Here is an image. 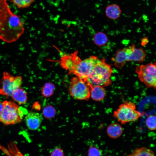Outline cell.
<instances>
[{
    "instance_id": "44dd1931",
    "label": "cell",
    "mask_w": 156,
    "mask_h": 156,
    "mask_svg": "<svg viewBox=\"0 0 156 156\" xmlns=\"http://www.w3.org/2000/svg\"><path fill=\"white\" fill-rule=\"evenodd\" d=\"M43 115L46 118L50 119L54 116L56 111L54 108L51 105L45 107L42 111Z\"/></svg>"
},
{
    "instance_id": "ac0fdd59",
    "label": "cell",
    "mask_w": 156,
    "mask_h": 156,
    "mask_svg": "<svg viewBox=\"0 0 156 156\" xmlns=\"http://www.w3.org/2000/svg\"><path fill=\"white\" fill-rule=\"evenodd\" d=\"M55 88V86L51 82L46 83L42 88L41 94L44 97H49L53 94Z\"/></svg>"
},
{
    "instance_id": "9a60e30c",
    "label": "cell",
    "mask_w": 156,
    "mask_h": 156,
    "mask_svg": "<svg viewBox=\"0 0 156 156\" xmlns=\"http://www.w3.org/2000/svg\"><path fill=\"white\" fill-rule=\"evenodd\" d=\"M13 100L20 105L25 103L27 99V93L20 88L16 90L11 96Z\"/></svg>"
},
{
    "instance_id": "7a4b0ae2",
    "label": "cell",
    "mask_w": 156,
    "mask_h": 156,
    "mask_svg": "<svg viewBox=\"0 0 156 156\" xmlns=\"http://www.w3.org/2000/svg\"><path fill=\"white\" fill-rule=\"evenodd\" d=\"M113 69L111 66L103 59L94 67L87 79L92 86H109L112 83L110 77Z\"/></svg>"
},
{
    "instance_id": "7c38bea8",
    "label": "cell",
    "mask_w": 156,
    "mask_h": 156,
    "mask_svg": "<svg viewBox=\"0 0 156 156\" xmlns=\"http://www.w3.org/2000/svg\"><path fill=\"white\" fill-rule=\"evenodd\" d=\"M105 13L106 16L109 19L115 20L120 16L121 10L118 5L112 4L109 5L106 7Z\"/></svg>"
},
{
    "instance_id": "603a6c76",
    "label": "cell",
    "mask_w": 156,
    "mask_h": 156,
    "mask_svg": "<svg viewBox=\"0 0 156 156\" xmlns=\"http://www.w3.org/2000/svg\"><path fill=\"white\" fill-rule=\"evenodd\" d=\"M51 156H61L64 155L63 150L60 147H56L50 151Z\"/></svg>"
},
{
    "instance_id": "e0dca14e",
    "label": "cell",
    "mask_w": 156,
    "mask_h": 156,
    "mask_svg": "<svg viewBox=\"0 0 156 156\" xmlns=\"http://www.w3.org/2000/svg\"><path fill=\"white\" fill-rule=\"evenodd\" d=\"M130 156H153L155 154L151 150L145 147L136 148L132 152L127 155Z\"/></svg>"
},
{
    "instance_id": "d6986e66",
    "label": "cell",
    "mask_w": 156,
    "mask_h": 156,
    "mask_svg": "<svg viewBox=\"0 0 156 156\" xmlns=\"http://www.w3.org/2000/svg\"><path fill=\"white\" fill-rule=\"evenodd\" d=\"M13 3L19 8L29 7L35 0H11Z\"/></svg>"
},
{
    "instance_id": "5b68a950",
    "label": "cell",
    "mask_w": 156,
    "mask_h": 156,
    "mask_svg": "<svg viewBox=\"0 0 156 156\" xmlns=\"http://www.w3.org/2000/svg\"><path fill=\"white\" fill-rule=\"evenodd\" d=\"M136 108L134 103L124 101L114 111L113 116L122 125L136 121L142 116L141 113L136 110Z\"/></svg>"
},
{
    "instance_id": "3957f363",
    "label": "cell",
    "mask_w": 156,
    "mask_h": 156,
    "mask_svg": "<svg viewBox=\"0 0 156 156\" xmlns=\"http://www.w3.org/2000/svg\"><path fill=\"white\" fill-rule=\"evenodd\" d=\"M146 55V51L142 48H136L133 44L128 48L118 50L114 60V65L119 68H122L127 61L142 62Z\"/></svg>"
},
{
    "instance_id": "cb8c5ba5",
    "label": "cell",
    "mask_w": 156,
    "mask_h": 156,
    "mask_svg": "<svg viewBox=\"0 0 156 156\" xmlns=\"http://www.w3.org/2000/svg\"><path fill=\"white\" fill-rule=\"evenodd\" d=\"M148 38L146 37H144L142 39L141 44L142 46H144L148 43Z\"/></svg>"
},
{
    "instance_id": "8fae6325",
    "label": "cell",
    "mask_w": 156,
    "mask_h": 156,
    "mask_svg": "<svg viewBox=\"0 0 156 156\" xmlns=\"http://www.w3.org/2000/svg\"><path fill=\"white\" fill-rule=\"evenodd\" d=\"M25 119L28 129L30 130H35L40 127L43 117L42 115L38 113L30 112L27 114Z\"/></svg>"
},
{
    "instance_id": "2e32d148",
    "label": "cell",
    "mask_w": 156,
    "mask_h": 156,
    "mask_svg": "<svg viewBox=\"0 0 156 156\" xmlns=\"http://www.w3.org/2000/svg\"><path fill=\"white\" fill-rule=\"evenodd\" d=\"M94 43L99 46L105 45L107 42L108 38L106 34L103 32L100 31L97 32L93 37Z\"/></svg>"
},
{
    "instance_id": "4fadbf2b",
    "label": "cell",
    "mask_w": 156,
    "mask_h": 156,
    "mask_svg": "<svg viewBox=\"0 0 156 156\" xmlns=\"http://www.w3.org/2000/svg\"><path fill=\"white\" fill-rule=\"evenodd\" d=\"M108 136L111 138L116 139L120 137L123 133V129L121 125L117 123L110 124L107 129Z\"/></svg>"
},
{
    "instance_id": "5bb4252c",
    "label": "cell",
    "mask_w": 156,
    "mask_h": 156,
    "mask_svg": "<svg viewBox=\"0 0 156 156\" xmlns=\"http://www.w3.org/2000/svg\"><path fill=\"white\" fill-rule=\"evenodd\" d=\"M106 95V91L104 87L97 86H92L90 96L94 101H99L103 99Z\"/></svg>"
},
{
    "instance_id": "ba28073f",
    "label": "cell",
    "mask_w": 156,
    "mask_h": 156,
    "mask_svg": "<svg viewBox=\"0 0 156 156\" xmlns=\"http://www.w3.org/2000/svg\"><path fill=\"white\" fill-rule=\"evenodd\" d=\"M2 77L0 94L7 97L11 96L14 91L21 86L22 77L20 76H14L6 71L3 73Z\"/></svg>"
},
{
    "instance_id": "277c9868",
    "label": "cell",
    "mask_w": 156,
    "mask_h": 156,
    "mask_svg": "<svg viewBox=\"0 0 156 156\" xmlns=\"http://www.w3.org/2000/svg\"><path fill=\"white\" fill-rule=\"evenodd\" d=\"M3 103V108L0 113V122L6 125L21 122L24 114L23 108L12 101H5Z\"/></svg>"
},
{
    "instance_id": "52a82bcc",
    "label": "cell",
    "mask_w": 156,
    "mask_h": 156,
    "mask_svg": "<svg viewBox=\"0 0 156 156\" xmlns=\"http://www.w3.org/2000/svg\"><path fill=\"white\" fill-rule=\"evenodd\" d=\"M135 71L140 80L147 88L156 89V63L137 66Z\"/></svg>"
},
{
    "instance_id": "d4e9b609",
    "label": "cell",
    "mask_w": 156,
    "mask_h": 156,
    "mask_svg": "<svg viewBox=\"0 0 156 156\" xmlns=\"http://www.w3.org/2000/svg\"><path fill=\"white\" fill-rule=\"evenodd\" d=\"M3 108V103L0 101V113L2 111Z\"/></svg>"
},
{
    "instance_id": "6da1fadb",
    "label": "cell",
    "mask_w": 156,
    "mask_h": 156,
    "mask_svg": "<svg viewBox=\"0 0 156 156\" xmlns=\"http://www.w3.org/2000/svg\"><path fill=\"white\" fill-rule=\"evenodd\" d=\"M24 30L21 18L12 12L7 0H0V39L7 42H14Z\"/></svg>"
},
{
    "instance_id": "ffe728a7",
    "label": "cell",
    "mask_w": 156,
    "mask_h": 156,
    "mask_svg": "<svg viewBox=\"0 0 156 156\" xmlns=\"http://www.w3.org/2000/svg\"><path fill=\"white\" fill-rule=\"evenodd\" d=\"M156 117L155 116L149 115L146 120V125L150 130H155L156 129Z\"/></svg>"
},
{
    "instance_id": "7402d4cb",
    "label": "cell",
    "mask_w": 156,
    "mask_h": 156,
    "mask_svg": "<svg viewBox=\"0 0 156 156\" xmlns=\"http://www.w3.org/2000/svg\"><path fill=\"white\" fill-rule=\"evenodd\" d=\"M102 155V151L94 146H90L88 151V155L89 156H99Z\"/></svg>"
},
{
    "instance_id": "30bf717a",
    "label": "cell",
    "mask_w": 156,
    "mask_h": 156,
    "mask_svg": "<svg viewBox=\"0 0 156 156\" xmlns=\"http://www.w3.org/2000/svg\"><path fill=\"white\" fill-rule=\"evenodd\" d=\"M77 53V51H75L70 54L64 55L59 60L60 66L63 68L68 70L69 73H72L77 64L81 60Z\"/></svg>"
},
{
    "instance_id": "8992f818",
    "label": "cell",
    "mask_w": 156,
    "mask_h": 156,
    "mask_svg": "<svg viewBox=\"0 0 156 156\" xmlns=\"http://www.w3.org/2000/svg\"><path fill=\"white\" fill-rule=\"evenodd\" d=\"M92 87L87 79L75 76L70 80L68 91L71 96L75 99L88 100L90 97Z\"/></svg>"
},
{
    "instance_id": "9c48e42d",
    "label": "cell",
    "mask_w": 156,
    "mask_h": 156,
    "mask_svg": "<svg viewBox=\"0 0 156 156\" xmlns=\"http://www.w3.org/2000/svg\"><path fill=\"white\" fill-rule=\"evenodd\" d=\"M100 61L97 57L94 55L83 60H81L71 73L81 79L87 80L95 66Z\"/></svg>"
}]
</instances>
